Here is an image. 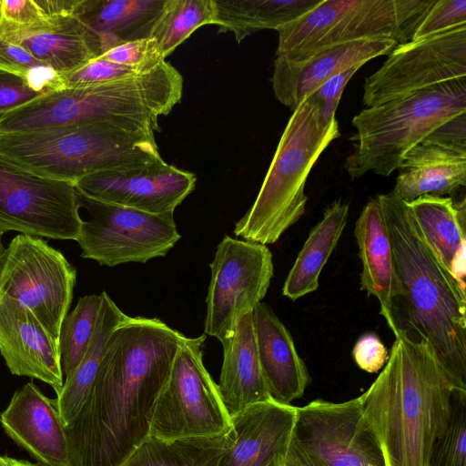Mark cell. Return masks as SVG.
<instances>
[{
  "label": "cell",
  "instance_id": "1",
  "mask_svg": "<svg viewBox=\"0 0 466 466\" xmlns=\"http://www.w3.org/2000/svg\"><path fill=\"white\" fill-rule=\"evenodd\" d=\"M186 338L157 318L127 316L113 329L92 388L66 427L70 466H121L148 436Z\"/></svg>",
  "mask_w": 466,
  "mask_h": 466
},
{
  "label": "cell",
  "instance_id": "2",
  "mask_svg": "<svg viewBox=\"0 0 466 466\" xmlns=\"http://www.w3.org/2000/svg\"><path fill=\"white\" fill-rule=\"evenodd\" d=\"M388 231L398 294L390 329L424 341L451 385L466 393V294L425 241L407 202L377 196Z\"/></svg>",
  "mask_w": 466,
  "mask_h": 466
},
{
  "label": "cell",
  "instance_id": "3",
  "mask_svg": "<svg viewBox=\"0 0 466 466\" xmlns=\"http://www.w3.org/2000/svg\"><path fill=\"white\" fill-rule=\"evenodd\" d=\"M387 363L360 396L386 466H431L456 391L429 345L392 331Z\"/></svg>",
  "mask_w": 466,
  "mask_h": 466
},
{
  "label": "cell",
  "instance_id": "4",
  "mask_svg": "<svg viewBox=\"0 0 466 466\" xmlns=\"http://www.w3.org/2000/svg\"><path fill=\"white\" fill-rule=\"evenodd\" d=\"M151 127L92 122L0 133V154L36 173L75 182L161 159Z\"/></svg>",
  "mask_w": 466,
  "mask_h": 466
},
{
  "label": "cell",
  "instance_id": "5",
  "mask_svg": "<svg viewBox=\"0 0 466 466\" xmlns=\"http://www.w3.org/2000/svg\"><path fill=\"white\" fill-rule=\"evenodd\" d=\"M339 137L336 117L325 119L313 95L303 99L289 119L253 205L235 224V236L263 245L277 242L304 215L309 174Z\"/></svg>",
  "mask_w": 466,
  "mask_h": 466
},
{
  "label": "cell",
  "instance_id": "6",
  "mask_svg": "<svg viewBox=\"0 0 466 466\" xmlns=\"http://www.w3.org/2000/svg\"><path fill=\"white\" fill-rule=\"evenodd\" d=\"M465 113L466 77L367 107L352 119L353 150L345 167L352 178L368 172L390 176L412 147Z\"/></svg>",
  "mask_w": 466,
  "mask_h": 466
},
{
  "label": "cell",
  "instance_id": "7",
  "mask_svg": "<svg viewBox=\"0 0 466 466\" xmlns=\"http://www.w3.org/2000/svg\"><path fill=\"white\" fill-rule=\"evenodd\" d=\"M435 0H322L279 28L276 56L301 61L340 44L386 38L398 46L412 40Z\"/></svg>",
  "mask_w": 466,
  "mask_h": 466
},
{
  "label": "cell",
  "instance_id": "8",
  "mask_svg": "<svg viewBox=\"0 0 466 466\" xmlns=\"http://www.w3.org/2000/svg\"><path fill=\"white\" fill-rule=\"evenodd\" d=\"M206 335L186 338L175 356L168 379L156 401L148 435L163 440L226 434L230 417L203 363Z\"/></svg>",
  "mask_w": 466,
  "mask_h": 466
},
{
  "label": "cell",
  "instance_id": "9",
  "mask_svg": "<svg viewBox=\"0 0 466 466\" xmlns=\"http://www.w3.org/2000/svg\"><path fill=\"white\" fill-rule=\"evenodd\" d=\"M76 280L75 267L59 250L41 238L19 234L5 249L0 298L28 310L58 345Z\"/></svg>",
  "mask_w": 466,
  "mask_h": 466
},
{
  "label": "cell",
  "instance_id": "10",
  "mask_svg": "<svg viewBox=\"0 0 466 466\" xmlns=\"http://www.w3.org/2000/svg\"><path fill=\"white\" fill-rule=\"evenodd\" d=\"M73 182L28 169L0 154V230L76 240L83 219Z\"/></svg>",
  "mask_w": 466,
  "mask_h": 466
},
{
  "label": "cell",
  "instance_id": "11",
  "mask_svg": "<svg viewBox=\"0 0 466 466\" xmlns=\"http://www.w3.org/2000/svg\"><path fill=\"white\" fill-rule=\"evenodd\" d=\"M77 191V190H76ZM83 219L81 257L115 267L165 257L180 239L173 214L155 215L88 198L77 191Z\"/></svg>",
  "mask_w": 466,
  "mask_h": 466
},
{
  "label": "cell",
  "instance_id": "12",
  "mask_svg": "<svg viewBox=\"0 0 466 466\" xmlns=\"http://www.w3.org/2000/svg\"><path fill=\"white\" fill-rule=\"evenodd\" d=\"M209 266L204 332L222 342L265 297L274 272L272 254L266 245L225 236Z\"/></svg>",
  "mask_w": 466,
  "mask_h": 466
},
{
  "label": "cell",
  "instance_id": "13",
  "mask_svg": "<svg viewBox=\"0 0 466 466\" xmlns=\"http://www.w3.org/2000/svg\"><path fill=\"white\" fill-rule=\"evenodd\" d=\"M466 77V24L397 46L365 79L363 105L372 107L454 79Z\"/></svg>",
  "mask_w": 466,
  "mask_h": 466
},
{
  "label": "cell",
  "instance_id": "14",
  "mask_svg": "<svg viewBox=\"0 0 466 466\" xmlns=\"http://www.w3.org/2000/svg\"><path fill=\"white\" fill-rule=\"evenodd\" d=\"M296 411L294 436L326 466H386L360 397L339 403L315 400Z\"/></svg>",
  "mask_w": 466,
  "mask_h": 466
},
{
  "label": "cell",
  "instance_id": "15",
  "mask_svg": "<svg viewBox=\"0 0 466 466\" xmlns=\"http://www.w3.org/2000/svg\"><path fill=\"white\" fill-rule=\"evenodd\" d=\"M195 174L163 158L137 167L96 172L74 182L81 194L106 203L164 215L174 210L194 190Z\"/></svg>",
  "mask_w": 466,
  "mask_h": 466
},
{
  "label": "cell",
  "instance_id": "16",
  "mask_svg": "<svg viewBox=\"0 0 466 466\" xmlns=\"http://www.w3.org/2000/svg\"><path fill=\"white\" fill-rule=\"evenodd\" d=\"M398 44L386 38L362 39L322 49L301 61L275 57L271 84L276 98L292 111L334 75L375 57L389 56Z\"/></svg>",
  "mask_w": 466,
  "mask_h": 466
},
{
  "label": "cell",
  "instance_id": "17",
  "mask_svg": "<svg viewBox=\"0 0 466 466\" xmlns=\"http://www.w3.org/2000/svg\"><path fill=\"white\" fill-rule=\"evenodd\" d=\"M5 433L45 466H70L66 426L55 400L33 382L17 390L0 414Z\"/></svg>",
  "mask_w": 466,
  "mask_h": 466
},
{
  "label": "cell",
  "instance_id": "18",
  "mask_svg": "<svg viewBox=\"0 0 466 466\" xmlns=\"http://www.w3.org/2000/svg\"><path fill=\"white\" fill-rule=\"evenodd\" d=\"M296 407L272 400L230 418L234 441L217 466H282L296 423Z\"/></svg>",
  "mask_w": 466,
  "mask_h": 466
},
{
  "label": "cell",
  "instance_id": "19",
  "mask_svg": "<svg viewBox=\"0 0 466 466\" xmlns=\"http://www.w3.org/2000/svg\"><path fill=\"white\" fill-rule=\"evenodd\" d=\"M0 353L10 372L39 380L57 394L64 384L59 348L34 316L0 298Z\"/></svg>",
  "mask_w": 466,
  "mask_h": 466
},
{
  "label": "cell",
  "instance_id": "20",
  "mask_svg": "<svg viewBox=\"0 0 466 466\" xmlns=\"http://www.w3.org/2000/svg\"><path fill=\"white\" fill-rule=\"evenodd\" d=\"M252 316L258 360L270 399L291 405L310 382L307 366L290 332L269 306L259 302Z\"/></svg>",
  "mask_w": 466,
  "mask_h": 466
},
{
  "label": "cell",
  "instance_id": "21",
  "mask_svg": "<svg viewBox=\"0 0 466 466\" xmlns=\"http://www.w3.org/2000/svg\"><path fill=\"white\" fill-rule=\"evenodd\" d=\"M398 170L392 192L405 202L451 195L466 185V147L431 133L405 155Z\"/></svg>",
  "mask_w": 466,
  "mask_h": 466
},
{
  "label": "cell",
  "instance_id": "22",
  "mask_svg": "<svg viewBox=\"0 0 466 466\" xmlns=\"http://www.w3.org/2000/svg\"><path fill=\"white\" fill-rule=\"evenodd\" d=\"M221 344L223 362L218 388L229 417L270 400L258 360L252 311L239 319L233 334Z\"/></svg>",
  "mask_w": 466,
  "mask_h": 466
},
{
  "label": "cell",
  "instance_id": "23",
  "mask_svg": "<svg viewBox=\"0 0 466 466\" xmlns=\"http://www.w3.org/2000/svg\"><path fill=\"white\" fill-rule=\"evenodd\" d=\"M167 0H77L74 15L95 38L100 56L124 43L150 37Z\"/></svg>",
  "mask_w": 466,
  "mask_h": 466
},
{
  "label": "cell",
  "instance_id": "24",
  "mask_svg": "<svg viewBox=\"0 0 466 466\" xmlns=\"http://www.w3.org/2000/svg\"><path fill=\"white\" fill-rule=\"evenodd\" d=\"M354 235L361 261L360 289L380 302V313L388 323L398 294L392 251L382 210L377 199L364 206L355 223Z\"/></svg>",
  "mask_w": 466,
  "mask_h": 466
},
{
  "label": "cell",
  "instance_id": "25",
  "mask_svg": "<svg viewBox=\"0 0 466 466\" xmlns=\"http://www.w3.org/2000/svg\"><path fill=\"white\" fill-rule=\"evenodd\" d=\"M425 241L445 268L465 286V199L423 195L407 202Z\"/></svg>",
  "mask_w": 466,
  "mask_h": 466
},
{
  "label": "cell",
  "instance_id": "26",
  "mask_svg": "<svg viewBox=\"0 0 466 466\" xmlns=\"http://www.w3.org/2000/svg\"><path fill=\"white\" fill-rule=\"evenodd\" d=\"M51 22L50 26L13 43L25 48L35 58L61 76L100 56L95 38L74 15Z\"/></svg>",
  "mask_w": 466,
  "mask_h": 466
},
{
  "label": "cell",
  "instance_id": "27",
  "mask_svg": "<svg viewBox=\"0 0 466 466\" xmlns=\"http://www.w3.org/2000/svg\"><path fill=\"white\" fill-rule=\"evenodd\" d=\"M349 205L336 200L310 230L285 280L282 294L292 301L319 288L320 272L334 251L347 224Z\"/></svg>",
  "mask_w": 466,
  "mask_h": 466
},
{
  "label": "cell",
  "instance_id": "28",
  "mask_svg": "<svg viewBox=\"0 0 466 466\" xmlns=\"http://www.w3.org/2000/svg\"><path fill=\"white\" fill-rule=\"evenodd\" d=\"M322 0H214L218 33L231 32L237 42L264 29L278 30Z\"/></svg>",
  "mask_w": 466,
  "mask_h": 466
},
{
  "label": "cell",
  "instance_id": "29",
  "mask_svg": "<svg viewBox=\"0 0 466 466\" xmlns=\"http://www.w3.org/2000/svg\"><path fill=\"white\" fill-rule=\"evenodd\" d=\"M100 296L101 305L91 343L77 368L64 380L55 399L66 427L76 417L92 388L110 334L127 316L106 291Z\"/></svg>",
  "mask_w": 466,
  "mask_h": 466
},
{
  "label": "cell",
  "instance_id": "30",
  "mask_svg": "<svg viewBox=\"0 0 466 466\" xmlns=\"http://www.w3.org/2000/svg\"><path fill=\"white\" fill-rule=\"evenodd\" d=\"M233 441L232 429L205 438L163 440L148 435L121 466H217Z\"/></svg>",
  "mask_w": 466,
  "mask_h": 466
},
{
  "label": "cell",
  "instance_id": "31",
  "mask_svg": "<svg viewBox=\"0 0 466 466\" xmlns=\"http://www.w3.org/2000/svg\"><path fill=\"white\" fill-rule=\"evenodd\" d=\"M214 0H167L150 37L165 59L198 28L215 25Z\"/></svg>",
  "mask_w": 466,
  "mask_h": 466
},
{
  "label": "cell",
  "instance_id": "32",
  "mask_svg": "<svg viewBox=\"0 0 466 466\" xmlns=\"http://www.w3.org/2000/svg\"><path fill=\"white\" fill-rule=\"evenodd\" d=\"M100 305V295L84 296L63 320L58 348L61 368L66 378L77 368L91 343Z\"/></svg>",
  "mask_w": 466,
  "mask_h": 466
},
{
  "label": "cell",
  "instance_id": "33",
  "mask_svg": "<svg viewBox=\"0 0 466 466\" xmlns=\"http://www.w3.org/2000/svg\"><path fill=\"white\" fill-rule=\"evenodd\" d=\"M431 466H466V393L454 391L448 426L436 441Z\"/></svg>",
  "mask_w": 466,
  "mask_h": 466
},
{
  "label": "cell",
  "instance_id": "34",
  "mask_svg": "<svg viewBox=\"0 0 466 466\" xmlns=\"http://www.w3.org/2000/svg\"><path fill=\"white\" fill-rule=\"evenodd\" d=\"M36 0H0V39H17L50 26Z\"/></svg>",
  "mask_w": 466,
  "mask_h": 466
},
{
  "label": "cell",
  "instance_id": "35",
  "mask_svg": "<svg viewBox=\"0 0 466 466\" xmlns=\"http://www.w3.org/2000/svg\"><path fill=\"white\" fill-rule=\"evenodd\" d=\"M148 70L116 64L99 56L82 67L63 75L62 79L64 86H88L130 77Z\"/></svg>",
  "mask_w": 466,
  "mask_h": 466
},
{
  "label": "cell",
  "instance_id": "36",
  "mask_svg": "<svg viewBox=\"0 0 466 466\" xmlns=\"http://www.w3.org/2000/svg\"><path fill=\"white\" fill-rule=\"evenodd\" d=\"M466 24V0H435L419 24L412 40L431 36Z\"/></svg>",
  "mask_w": 466,
  "mask_h": 466
},
{
  "label": "cell",
  "instance_id": "37",
  "mask_svg": "<svg viewBox=\"0 0 466 466\" xmlns=\"http://www.w3.org/2000/svg\"><path fill=\"white\" fill-rule=\"evenodd\" d=\"M101 57L116 64L147 70L165 60L152 37L121 44L104 53Z\"/></svg>",
  "mask_w": 466,
  "mask_h": 466
},
{
  "label": "cell",
  "instance_id": "38",
  "mask_svg": "<svg viewBox=\"0 0 466 466\" xmlns=\"http://www.w3.org/2000/svg\"><path fill=\"white\" fill-rule=\"evenodd\" d=\"M44 94L35 90L23 76L0 67V116Z\"/></svg>",
  "mask_w": 466,
  "mask_h": 466
},
{
  "label": "cell",
  "instance_id": "39",
  "mask_svg": "<svg viewBox=\"0 0 466 466\" xmlns=\"http://www.w3.org/2000/svg\"><path fill=\"white\" fill-rule=\"evenodd\" d=\"M389 356L390 352L385 345L372 332L363 334L352 350V357L357 366L369 373H375L383 369Z\"/></svg>",
  "mask_w": 466,
  "mask_h": 466
},
{
  "label": "cell",
  "instance_id": "40",
  "mask_svg": "<svg viewBox=\"0 0 466 466\" xmlns=\"http://www.w3.org/2000/svg\"><path fill=\"white\" fill-rule=\"evenodd\" d=\"M362 66L358 65L334 75L311 94L320 103L325 119L336 117L337 107L347 83Z\"/></svg>",
  "mask_w": 466,
  "mask_h": 466
},
{
  "label": "cell",
  "instance_id": "41",
  "mask_svg": "<svg viewBox=\"0 0 466 466\" xmlns=\"http://www.w3.org/2000/svg\"><path fill=\"white\" fill-rule=\"evenodd\" d=\"M43 65L23 46L0 39L1 68L19 74L26 79L33 69Z\"/></svg>",
  "mask_w": 466,
  "mask_h": 466
},
{
  "label": "cell",
  "instance_id": "42",
  "mask_svg": "<svg viewBox=\"0 0 466 466\" xmlns=\"http://www.w3.org/2000/svg\"><path fill=\"white\" fill-rule=\"evenodd\" d=\"M282 466H326L316 456L309 452L294 434L289 443Z\"/></svg>",
  "mask_w": 466,
  "mask_h": 466
},
{
  "label": "cell",
  "instance_id": "43",
  "mask_svg": "<svg viewBox=\"0 0 466 466\" xmlns=\"http://www.w3.org/2000/svg\"><path fill=\"white\" fill-rule=\"evenodd\" d=\"M2 466H45L32 463L24 460H17L8 456H2Z\"/></svg>",
  "mask_w": 466,
  "mask_h": 466
},
{
  "label": "cell",
  "instance_id": "44",
  "mask_svg": "<svg viewBox=\"0 0 466 466\" xmlns=\"http://www.w3.org/2000/svg\"><path fill=\"white\" fill-rule=\"evenodd\" d=\"M3 235H4V232H2L0 230V268H1L2 260H3V256H4V253H5V249L4 245H3V241H2Z\"/></svg>",
  "mask_w": 466,
  "mask_h": 466
},
{
  "label": "cell",
  "instance_id": "45",
  "mask_svg": "<svg viewBox=\"0 0 466 466\" xmlns=\"http://www.w3.org/2000/svg\"><path fill=\"white\" fill-rule=\"evenodd\" d=\"M0 466H2V456H0Z\"/></svg>",
  "mask_w": 466,
  "mask_h": 466
}]
</instances>
